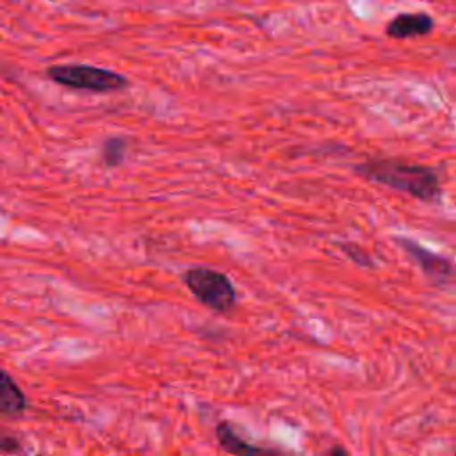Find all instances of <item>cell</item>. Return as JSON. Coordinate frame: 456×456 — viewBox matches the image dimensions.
I'll return each instance as SVG.
<instances>
[{"instance_id": "1", "label": "cell", "mask_w": 456, "mask_h": 456, "mask_svg": "<svg viewBox=\"0 0 456 456\" xmlns=\"http://www.w3.org/2000/svg\"><path fill=\"white\" fill-rule=\"evenodd\" d=\"M358 175L370 182H378L394 189H399L410 196L424 201H438L442 187L438 175L417 164H404L399 160H367L354 167Z\"/></svg>"}, {"instance_id": "5", "label": "cell", "mask_w": 456, "mask_h": 456, "mask_svg": "<svg viewBox=\"0 0 456 456\" xmlns=\"http://www.w3.org/2000/svg\"><path fill=\"white\" fill-rule=\"evenodd\" d=\"M433 25L435 21L428 12H401L390 20L385 32L394 39H408L429 34Z\"/></svg>"}, {"instance_id": "6", "label": "cell", "mask_w": 456, "mask_h": 456, "mask_svg": "<svg viewBox=\"0 0 456 456\" xmlns=\"http://www.w3.org/2000/svg\"><path fill=\"white\" fill-rule=\"evenodd\" d=\"M216 436L221 449L233 456H280L276 449L255 445L240 438L230 422H219L216 428Z\"/></svg>"}, {"instance_id": "9", "label": "cell", "mask_w": 456, "mask_h": 456, "mask_svg": "<svg viewBox=\"0 0 456 456\" xmlns=\"http://www.w3.org/2000/svg\"><path fill=\"white\" fill-rule=\"evenodd\" d=\"M342 248V251L353 260V262H356L358 265H363V267H369V265H372V262H370V258L360 249V248H356V246H353V244H342L340 246Z\"/></svg>"}, {"instance_id": "10", "label": "cell", "mask_w": 456, "mask_h": 456, "mask_svg": "<svg viewBox=\"0 0 456 456\" xmlns=\"http://www.w3.org/2000/svg\"><path fill=\"white\" fill-rule=\"evenodd\" d=\"M20 442L12 436H2L0 438V452H18Z\"/></svg>"}, {"instance_id": "11", "label": "cell", "mask_w": 456, "mask_h": 456, "mask_svg": "<svg viewBox=\"0 0 456 456\" xmlns=\"http://www.w3.org/2000/svg\"><path fill=\"white\" fill-rule=\"evenodd\" d=\"M328 456H351V454H349L344 447H338V445H337V447H333V449L330 451Z\"/></svg>"}, {"instance_id": "2", "label": "cell", "mask_w": 456, "mask_h": 456, "mask_svg": "<svg viewBox=\"0 0 456 456\" xmlns=\"http://www.w3.org/2000/svg\"><path fill=\"white\" fill-rule=\"evenodd\" d=\"M46 75L53 82L62 84L66 87L94 91V93L118 91L126 87L128 84V80L123 75L112 69H103L89 64H57V66H50L46 69Z\"/></svg>"}, {"instance_id": "3", "label": "cell", "mask_w": 456, "mask_h": 456, "mask_svg": "<svg viewBox=\"0 0 456 456\" xmlns=\"http://www.w3.org/2000/svg\"><path fill=\"white\" fill-rule=\"evenodd\" d=\"M183 281L200 303L216 312H228L235 305V289L224 273L192 267L185 271Z\"/></svg>"}, {"instance_id": "8", "label": "cell", "mask_w": 456, "mask_h": 456, "mask_svg": "<svg viewBox=\"0 0 456 456\" xmlns=\"http://www.w3.org/2000/svg\"><path fill=\"white\" fill-rule=\"evenodd\" d=\"M123 155H125V141H121V139L105 141L103 150H102V157H103V162L107 166L119 164L123 160Z\"/></svg>"}, {"instance_id": "7", "label": "cell", "mask_w": 456, "mask_h": 456, "mask_svg": "<svg viewBox=\"0 0 456 456\" xmlns=\"http://www.w3.org/2000/svg\"><path fill=\"white\" fill-rule=\"evenodd\" d=\"M27 408V397L16 381L0 369V415L18 417Z\"/></svg>"}, {"instance_id": "4", "label": "cell", "mask_w": 456, "mask_h": 456, "mask_svg": "<svg viewBox=\"0 0 456 456\" xmlns=\"http://www.w3.org/2000/svg\"><path fill=\"white\" fill-rule=\"evenodd\" d=\"M399 244L420 265V269L426 273V276L431 278L433 281H445L447 278H451L454 274L449 260L431 253L429 249L420 246L417 240L399 239Z\"/></svg>"}]
</instances>
